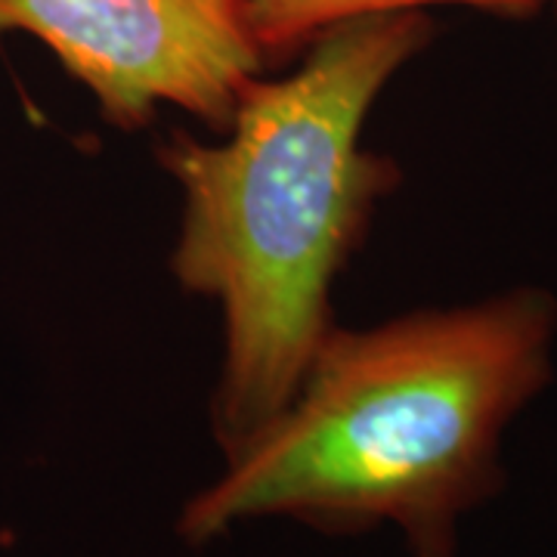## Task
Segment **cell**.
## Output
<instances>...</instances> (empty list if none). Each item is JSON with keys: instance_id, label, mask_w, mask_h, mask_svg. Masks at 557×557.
Wrapping results in <instances>:
<instances>
[{"instance_id": "cell-1", "label": "cell", "mask_w": 557, "mask_h": 557, "mask_svg": "<svg viewBox=\"0 0 557 557\" xmlns=\"http://www.w3.org/2000/svg\"><path fill=\"white\" fill-rule=\"evenodd\" d=\"M555 344L539 285L332 325L288 406L183 505L180 539L282 518L329 536L391 527L409 557H458L465 518L505 490L502 443L555 379Z\"/></svg>"}, {"instance_id": "cell-2", "label": "cell", "mask_w": 557, "mask_h": 557, "mask_svg": "<svg viewBox=\"0 0 557 557\" xmlns=\"http://www.w3.org/2000/svg\"><path fill=\"white\" fill-rule=\"evenodd\" d=\"M431 38L428 13L332 25L298 69L242 90L226 139L174 134L159 149L183 196L174 276L223 317L211 403L223 456L288 406L332 329L335 276L399 183L391 161L362 149V127Z\"/></svg>"}, {"instance_id": "cell-3", "label": "cell", "mask_w": 557, "mask_h": 557, "mask_svg": "<svg viewBox=\"0 0 557 557\" xmlns=\"http://www.w3.org/2000/svg\"><path fill=\"white\" fill-rule=\"evenodd\" d=\"M10 35L50 47L121 131L159 106L223 131L263 65L242 0H0Z\"/></svg>"}, {"instance_id": "cell-4", "label": "cell", "mask_w": 557, "mask_h": 557, "mask_svg": "<svg viewBox=\"0 0 557 557\" xmlns=\"http://www.w3.org/2000/svg\"><path fill=\"white\" fill-rule=\"evenodd\" d=\"M428 7H471L505 20H527L548 7V0H242V13L263 62L304 50L317 35L341 22L424 13Z\"/></svg>"}, {"instance_id": "cell-5", "label": "cell", "mask_w": 557, "mask_h": 557, "mask_svg": "<svg viewBox=\"0 0 557 557\" xmlns=\"http://www.w3.org/2000/svg\"><path fill=\"white\" fill-rule=\"evenodd\" d=\"M548 7H555V13H557V0H548Z\"/></svg>"}]
</instances>
